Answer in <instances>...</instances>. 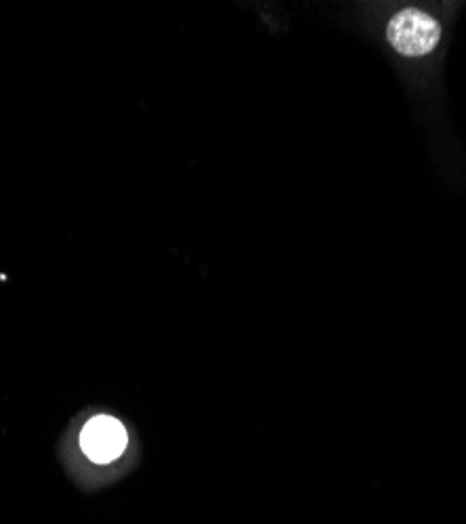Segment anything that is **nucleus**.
<instances>
[{"mask_svg":"<svg viewBox=\"0 0 466 524\" xmlns=\"http://www.w3.org/2000/svg\"><path fill=\"white\" fill-rule=\"evenodd\" d=\"M129 436L124 426L110 417V415H97L93 417L80 434V447L86 453L89 459L97 464H110L118 459L127 449Z\"/></svg>","mask_w":466,"mask_h":524,"instance_id":"obj_2","label":"nucleus"},{"mask_svg":"<svg viewBox=\"0 0 466 524\" xmlns=\"http://www.w3.org/2000/svg\"><path fill=\"white\" fill-rule=\"evenodd\" d=\"M441 38L439 21L420 11V8H403L399 11L387 25L389 44L406 57H425L437 48Z\"/></svg>","mask_w":466,"mask_h":524,"instance_id":"obj_1","label":"nucleus"}]
</instances>
